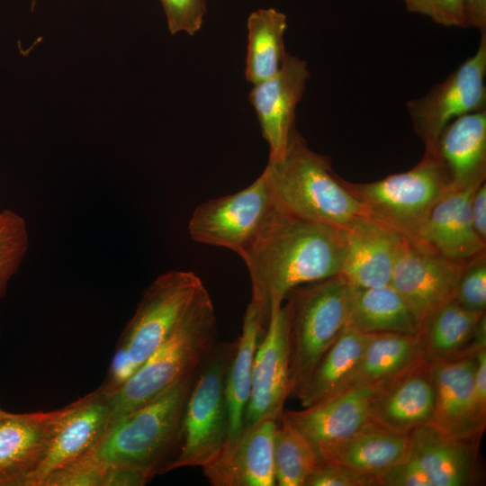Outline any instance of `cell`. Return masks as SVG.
<instances>
[{
  "instance_id": "obj_26",
  "label": "cell",
  "mask_w": 486,
  "mask_h": 486,
  "mask_svg": "<svg viewBox=\"0 0 486 486\" xmlns=\"http://www.w3.org/2000/svg\"><path fill=\"white\" fill-rule=\"evenodd\" d=\"M347 325L364 334L417 336L419 330L414 314L391 284L373 288L350 287Z\"/></svg>"
},
{
  "instance_id": "obj_7",
  "label": "cell",
  "mask_w": 486,
  "mask_h": 486,
  "mask_svg": "<svg viewBox=\"0 0 486 486\" xmlns=\"http://www.w3.org/2000/svg\"><path fill=\"white\" fill-rule=\"evenodd\" d=\"M236 346L237 339L216 343L199 368L185 404L180 447L167 472L182 467H204L229 439L225 387Z\"/></svg>"
},
{
  "instance_id": "obj_34",
  "label": "cell",
  "mask_w": 486,
  "mask_h": 486,
  "mask_svg": "<svg viewBox=\"0 0 486 486\" xmlns=\"http://www.w3.org/2000/svg\"><path fill=\"white\" fill-rule=\"evenodd\" d=\"M105 469L90 451L50 473L40 486H103Z\"/></svg>"
},
{
  "instance_id": "obj_9",
  "label": "cell",
  "mask_w": 486,
  "mask_h": 486,
  "mask_svg": "<svg viewBox=\"0 0 486 486\" xmlns=\"http://www.w3.org/2000/svg\"><path fill=\"white\" fill-rule=\"evenodd\" d=\"M486 32L477 50L444 81L406 104L413 128L425 149L437 151L444 129L465 114L486 110Z\"/></svg>"
},
{
  "instance_id": "obj_29",
  "label": "cell",
  "mask_w": 486,
  "mask_h": 486,
  "mask_svg": "<svg viewBox=\"0 0 486 486\" xmlns=\"http://www.w3.org/2000/svg\"><path fill=\"white\" fill-rule=\"evenodd\" d=\"M265 330L257 313L248 303L244 314L242 332L237 339L235 353L226 376L229 439L237 436L243 428L244 415L250 395L254 358Z\"/></svg>"
},
{
  "instance_id": "obj_27",
  "label": "cell",
  "mask_w": 486,
  "mask_h": 486,
  "mask_svg": "<svg viewBox=\"0 0 486 486\" xmlns=\"http://www.w3.org/2000/svg\"><path fill=\"white\" fill-rule=\"evenodd\" d=\"M423 359L426 358L418 336L368 334L358 365L346 390L388 381Z\"/></svg>"
},
{
  "instance_id": "obj_30",
  "label": "cell",
  "mask_w": 486,
  "mask_h": 486,
  "mask_svg": "<svg viewBox=\"0 0 486 486\" xmlns=\"http://www.w3.org/2000/svg\"><path fill=\"white\" fill-rule=\"evenodd\" d=\"M247 25L245 76L254 86L274 76L282 67L286 54L284 35L287 18L274 8L257 9L250 14Z\"/></svg>"
},
{
  "instance_id": "obj_22",
  "label": "cell",
  "mask_w": 486,
  "mask_h": 486,
  "mask_svg": "<svg viewBox=\"0 0 486 486\" xmlns=\"http://www.w3.org/2000/svg\"><path fill=\"white\" fill-rule=\"evenodd\" d=\"M409 454L432 486L471 485L476 477L481 438H456L427 425L410 435Z\"/></svg>"
},
{
  "instance_id": "obj_40",
  "label": "cell",
  "mask_w": 486,
  "mask_h": 486,
  "mask_svg": "<svg viewBox=\"0 0 486 486\" xmlns=\"http://www.w3.org/2000/svg\"><path fill=\"white\" fill-rule=\"evenodd\" d=\"M476 366L473 379V395L480 420L486 425V347L475 353Z\"/></svg>"
},
{
  "instance_id": "obj_33",
  "label": "cell",
  "mask_w": 486,
  "mask_h": 486,
  "mask_svg": "<svg viewBox=\"0 0 486 486\" xmlns=\"http://www.w3.org/2000/svg\"><path fill=\"white\" fill-rule=\"evenodd\" d=\"M454 299L470 310L485 312L486 250L464 261Z\"/></svg>"
},
{
  "instance_id": "obj_13",
  "label": "cell",
  "mask_w": 486,
  "mask_h": 486,
  "mask_svg": "<svg viewBox=\"0 0 486 486\" xmlns=\"http://www.w3.org/2000/svg\"><path fill=\"white\" fill-rule=\"evenodd\" d=\"M80 398L49 411L6 412L0 418V486H25L42 463L58 429Z\"/></svg>"
},
{
  "instance_id": "obj_12",
  "label": "cell",
  "mask_w": 486,
  "mask_h": 486,
  "mask_svg": "<svg viewBox=\"0 0 486 486\" xmlns=\"http://www.w3.org/2000/svg\"><path fill=\"white\" fill-rule=\"evenodd\" d=\"M290 395V324L283 303L272 307L255 355L243 428L266 418L280 420Z\"/></svg>"
},
{
  "instance_id": "obj_28",
  "label": "cell",
  "mask_w": 486,
  "mask_h": 486,
  "mask_svg": "<svg viewBox=\"0 0 486 486\" xmlns=\"http://www.w3.org/2000/svg\"><path fill=\"white\" fill-rule=\"evenodd\" d=\"M485 312L470 310L454 299L431 312L420 324L418 338L428 361L468 354L476 326Z\"/></svg>"
},
{
  "instance_id": "obj_32",
  "label": "cell",
  "mask_w": 486,
  "mask_h": 486,
  "mask_svg": "<svg viewBox=\"0 0 486 486\" xmlns=\"http://www.w3.org/2000/svg\"><path fill=\"white\" fill-rule=\"evenodd\" d=\"M29 248L25 219L10 209L0 212V302L18 272Z\"/></svg>"
},
{
  "instance_id": "obj_6",
  "label": "cell",
  "mask_w": 486,
  "mask_h": 486,
  "mask_svg": "<svg viewBox=\"0 0 486 486\" xmlns=\"http://www.w3.org/2000/svg\"><path fill=\"white\" fill-rule=\"evenodd\" d=\"M343 184L363 204L369 217L413 238L433 206L451 188L437 151L425 149L410 169L368 183Z\"/></svg>"
},
{
  "instance_id": "obj_16",
  "label": "cell",
  "mask_w": 486,
  "mask_h": 486,
  "mask_svg": "<svg viewBox=\"0 0 486 486\" xmlns=\"http://www.w3.org/2000/svg\"><path fill=\"white\" fill-rule=\"evenodd\" d=\"M310 77L306 61L285 54L281 68L271 77L254 85L249 94L269 159L282 158L295 125V110Z\"/></svg>"
},
{
  "instance_id": "obj_3",
  "label": "cell",
  "mask_w": 486,
  "mask_h": 486,
  "mask_svg": "<svg viewBox=\"0 0 486 486\" xmlns=\"http://www.w3.org/2000/svg\"><path fill=\"white\" fill-rule=\"evenodd\" d=\"M197 372L112 419L94 455L105 465L138 469L152 478L166 472L180 447L185 404Z\"/></svg>"
},
{
  "instance_id": "obj_14",
  "label": "cell",
  "mask_w": 486,
  "mask_h": 486,
  "mask_svg": "<svg viewBox=\"0 0 486 486\" xmlns=\"http://www.w3.org/2000/svg\"><path fill=\"white\" fill-rule=\"evenodd\" d=\"M382 382L360 385L284 417L312 445L318 457L328 447L373 425L371 403Z\"/></svg>"
},
{
  "instance_id": "obj_18",
  "label": "cell",
  "mask_w": 486,
  "mask_h": 486,
  "mask_svg": "<svg viewBox=\"0 0 486 486\" xmlns=\"http://www.w3.org/2000/svg\"><path fill=\"white\" fill-rule=\"evenodd\" d=\"M435 408L430 363L423 359L400 374L382 382L371 403L372 422L388 431L410 435L429 425Z\"/></svg>"
},
{
  "instance_id": "obj_1",
  "label": "cell",
  "mask_w": 486,
  "mask_h": 486,
  "mask_svg": "<svg viewBox=\"0 0 486 486\" xmlns=\"http://www.w3.org/2000/svg\"><path fill=\"white\" fill-rule=\"evenodd\" d=\"M345 230L302 220L275 207L241 256L251 283L249 304L266 328L271 309L293 288L338 275Z\"/></svg>"
},
{
  "instance_id": "obj_11",
  "label": "cell",
  "mask_w": 486,
  "mask_h": 486,
  "mask_svg": "<svg viewBox=\"0 0 486 486\" xmlns=\"http://www.w3.org/2000/svg\"><path fill=\"white\" fill-rule=\"evenodd\" d=\"M465 260H455L410 238H401L391 285L403 298L418 325L454 298Z\"/></svg>"
},
{
  "instance_id": "obj_20",
  "label": "cell",
  "mask_w": 486,
  "mask_h": 486,
  "mask_svg": "<svg viewBox=\"0 0 486 486\" xmlns=\"http://www.w3.org/2000/svg\"><path fill=\"white\" fill-rule=\"evenodd\" d=\"M483 182L451 186L433 206L413 239L455 260H466L486 250L471 216L472 196Z\"/></svg>"
},
{
  "instance_id": "obj_4",
  "label": "cell",
  "mask_w": 486,
  "mask_h": 486,
  "mask_svg": "<svg viewBox=\"0 0 486 486\" xmlns=\"http://www.w3.org/2000/svg\"><path fill=\"white\" fill-rule=\"evenodd\" d=\"M216 338L215 309L205 289L168 338L110 398L112 420L196 373L217 343Z\"/></svg>"
},
{
  "instance_id": "obj_8",
  "label": "cell",
  "mask_w": 486,
  "mask_h": 486,
  "mask_svg": "<svg viewBox=\"0 0 486 486\" xmlns=\"http://www.w3.org/2000/svg\"><path fill=\"white\" fill-rule=\"evenodd\" d=\"M205 289L194 272L183 270L165 272L147 287L116 346L136 370L168 338Z\"/></svg>"
},
{
  "instance_id": "obj_24",
  "label": "cell",
  "mask_w": 486,
  "mask_h": 486,
  "mask_svg": "<svg viewBox=\"0 0 486 486\" xmlns=\"http://www.w3.org/2000/svg\"><path fill=\"white\" fill-rule=\"evenodd\" d=\"M368 334L346 325L292 397L302 408L344 392L354 374Z\"/></svg>"
},
{
  "instance_id": "obj_5",
  "label": "cell",
  "mask_w": 486,
  "mask_h": 486,
  "mask_svg": "<svg viewBox=\"0 0 486 486\" xmlns=\"http://www.w3.org/2000/svg\"><path fill=\"white\" fill-rule=\"evenodd\" d=\"M350 287L335 275L293 288L284 301L290 324L293 396L348 322Z\"/></svg>"
},
{
  "instance_id": "obj_43",
  "label": "cell",
  "mask_w": 486,
  "mask_h": 486,
  "mask_svg": "<svg viewBox=\"0 0 486 486\" xmlns=\"http://www.w3.org/2000/svg\"><path fill=\"white\" fill-rule=\"evenodd\" d=\"M6 410H4L0 405V418L6 414Z\"/></svg>"
},
{
  "instance_id": "obj_17",
  "label": "cell",
  "mask_w": 486,
  "mask_h": 486,
  "mask_svg": "<svg viewBox=\"0 0 486 486\" xmlns=\"http://www.w3.org/2000/svg\"><path fill=\"white\" fill-rule=\"evenodd\" d=\"M428 362L435 389L429 426L452 437L482 438L486 425L480 420L474 402L475 355Z\"/></svg>"
},
{
  "instance_id": "obj_39",
  "label": "cell",
  "mask_w": 486,
  "mask_h": 486,
  "mask_svg": "<svg viewBox=\"0 0 486 486\" xmlns=\"http://www.w3.org/2000/svg\"><path fill=\"white\" fill-rule=\"evenodd\" d=\"M152 477L147 472L121 465H106L103 486H143Z\"/></svg>"
},
{
  "instance_id": "obj_41",
  "label": "cell",
  "mask_w": 486,
  "mask_h": 486,
  "mask_svg": "<svg viewBox=\"0 0 486 486\" xmlns=\"http://www.w3.org/2000/svg\"><path fill=\"white\" fill-rule=\"evenodd\" d=\"M471 216L478 237L486 243V184L483 182L471 199Z\"/></svg>"
},
{
  "instance_id": "obj_19",
  "label": "cell",
  "mask_w": 486,
  "mask_h": 486,
  "mask_svg": "<svg viewBox=\"0 0 486 486\" xmlns=\"http://www.w3.org/2000/svg\"><path fill=\"white\" fill-rule=\"evenodd\" d=\"M345 232L346 253L338 275L355 288L391 284L402 236L371 217L360 220Z\"/></svg>"
},
{
  "instance_id": "obj_38",
  "label": "cell",
  "mask_w": 486,
  "mask_h": 486,
  "mask_svg": "<svg viewBox=\"0 0 486 486\" xmlns=\"http://www.w3.org/2000/svg\"><path fill=\"white\" fill-rule=\"evenodd\" d=\"M378 486H432L427 474L410 455L376 476Z\"/></svg>"
},
{
  "instance_id": "obj_42",
  "label": "cell",
  "mask_w": 486,
  "mask_h": 486,
  "mask_svg": "<svg viewBox=\"0 0 486 486\" xmlns=\"http://www.w3.org/2000/svg\"><path fill=\"white\" fill-rule=\"evenodd\" d=\"M464 27L486 32V0H463Z\"/></svg>"
},
{
  "instance_id": "obj_31",
  "label": "cell",
  "mask_w": 486,
  "mask_h": 486,
  "mask_svg": "<svg viewBox=\"0 0 486 486\" xmlns=\"http://www.w3.org/2000/svg\"><path fill=\"white\" fill-rule=\"evenodd\" d=\"M274 457L278 486H304L320 462L312 445L284 415L274 436Z\"/></svg>"
},
{
  "instance_id": "obj_37",
  "label": "cell",
  "mask_w": 486,
  "mask_h": 486,
  "mask_svg": "<svg viewBox=\"0 0 486 486\" xmlns=\"http://www.w3.org/2000/svg\"><path fill=\"white\" fill-rule=\"evenodd\" d=\"M412 13L429 17L446 27H464L463 0H403Z\"/></svg>"
},
{
  "instance_id": "obj_25",
  "label": "cell",
  "mask_w": 486,
  "mask_h": 486,
  "mask_svg": "<svg viewBox=\"0 0 486 486\" xmlns=\"http://www.w3.org/2000/svg\"><path fill=\"white\" fill-rule=\"evenodd\" d=\"M410 443V435L396 434L373 424L328 447L319 459L343 464L376 478L408 456Z\"/></svg>"
},
{
  "instance_id": "obj_15",
  "label": "cell",
  "mask_w": 486,
  "mask_h": 486,
  "mask_svg": "<svg viewBox=\"0 0 486 486\" xmlns=\"http://www.w3.org/2000/svg\"><path fill=\"white\" fill-rule=\"evenodd\" d=\"M280 420L266 418L228 439L202 467L212 486H274V436Z\"/></svg>"
},
{
  "instance_id": "obj_36",
  "label": "cell",
  "mask_w": 486,
  "mask_h": 486,
  "mask_svg": "<svg viewBox=\"0 0 486 486\" xmlns=\"http://www.w3.org/2000/svg\"><path fill=\"white\" fill-rule=\"evenodd\" d=\"M171 34L184 32L194 36L202 27L206 0H160Z\"/></svg>"
},
{
  "instance_id": "obj_21",
  "label": "cell",
  "mask_w": 486,
  "mask_h": 486,
  "mask_svg": "<svg viewBox=\"0 0 486 486\" xmlns=\"http://www.w3.org/2000/svg\"><path fill=\"white\" fill-rule=\"evenodd\" d=\"M109 400L99 387L80 398V403L58 429L42 463L25 486H40L50 473L95 448L112 421Z\"/></svg>"
},
{
  "instance_id": "obj_35",
  "label": "cell",
  "mask_w": 486,
  "mask_h": 486,
  "mask_svg": "<svg viewBox=\"0 0 486 486\" xmlns=\"http://www.w3.org/2000/svg\"><path fill=\"white\" fill-rule=\"evenodd\" d=\"M304 486H378L374 476L346 464L320 461Z\"/></svg>"
},
{
  "instance_id": "obj_23",
  "label": "cell",
  "mask_w": 486,
  "mask_h": 486,
  "mask_svg": "<svg viewBox=\"0 0 486 486\" xmlns=\"http://www.w3.org/2000/svg\"><path fill=\"white\" fill-rule=\"evenodd\" d=\"M436 150L452 187L485 181L486 110L452 121L442 131Z\"/></svg>"
},
{
  "instance_id": "obj_10",
  "label": "cell",
  "mask_w": 486,
  "mask_h": 486,
  "mask_svg": "<svg viewBox=\"0 0 486 486\" xmlns=\"http://www.w3.org/2000/svg\"><path fill=\"white\" fill-rule=\"evenodd\" d=\"M274 207L270 190L261 174L246 188L198 205L189 220L188 232L198 243L224 248L241 257Z\"/></svg>"
},
{
  "instance_id": "obj_2",
  "label": "cell",
  "mask_w": 486,
  "mask_h": 486,
  "mask_svg": "<svg viewBox=\"0 0 486 486\" xmlns=\"http://www.w3.org/2000/svg\"><path fill=\"white\" fill-rule=\"evenodd\" d=\"M262 175L274 207L291 216L341 230L369 217L329 157L311 150L296 127L282 158L269 159Z\"/></svg>"
}]
</instances>
